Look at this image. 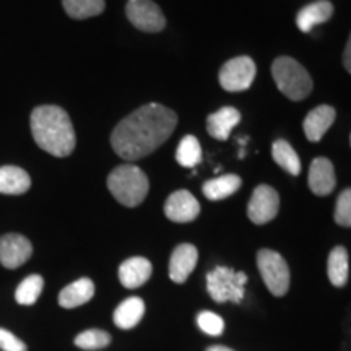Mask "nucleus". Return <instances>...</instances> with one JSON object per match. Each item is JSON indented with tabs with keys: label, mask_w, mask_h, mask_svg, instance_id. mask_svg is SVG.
I'll return each mask as SVG.
<instances>
[{
	"label": "nucleus",
	"mask_w": 351,
	"mask_h": 351,
	"mask_svg": "<svg viewBox=\"0 0 351 351\" xmlns=\"http://www.w3.org/2000/svg\"><path fill=\"white\" fill-rule=\"evenodd\" d=\"M200 204L189 191H178L168 197L165 215L174 223H191L199 217Z\"/></svg>",
	"instance_id": "11"
},
{
	"label": "nucleus",
	"mask_w": 351,
	"mask_h": 351,
	"mask_svg": "<svg viewBox=\"0 0 351 351\" xmlns=\"http://www.w3.org/2000/svg\"><path fill=\"white\" fill-rule=\"evenodd\" d=\"M271 75L278 90L293 101L307 98L313 91V78L307 70L291 57H278L271 65Z\"/></svg>",
	"instance_id": "4"
},
{
	"label": "nucleus",
	"mask_w": 351,
	"mask_h": 351,
	"mask_svg": "<svg viewBox=\"0 0 351 351\" xmlns=\"http://www.w3.org/2000/svg\"><path fill=\"white\" fill-rule=\"evenodd\" d=\"M145 314V302L142 298L132 296L122 301L114 311V324L119 328L129 330L134 328L142 320Z\"/></svg>",
	"instance_id": "20"
},
{
	"label": "nucleus",
	"mask_w": 351,
	"mask_h": 351,
	"mask_svg": "<svg viewBox=\"0 0 351 351\" xmlns=\"http://www.w3.org/2000/svg\"><path fill=\"white\" fill-rule=\"evenodd\" d=\"M62 7L70 19L86 20L98 16L106 8L104 0H62Z\"/></svg>",
	"instance_id": "23"
},
{
	"label": "nucleus",
	"mask_w": 351,
	"mask_h": 351,
	"mask_svg": "<svg viewBox=\"0 0 351 351\" xmlns=\"http://www.w3.org/2000/svg\"><path fill=\"white\" fill-rule=\"evenodd\" d=\"M29 129L43 152L56 158L70 156L75 150L77 135L69 112L56 104H43L33 109Z\"/></svg>",
	"instance_id": "2"
},
{
	"label": "nucleus",
	"mask_w": 351,
	"mask_h": 351,
	"mask_svg": "<svg viewBox=\"0 0 351 351\" xmlns=\"http://www.w3.org/2000/svg\"><path fill=\"white\" fill-rule=\"evenodd\" d=\"M0 348L3 351H28L26 343L5 328H0Z\"/></svg>",
	"instance_id": "30"
},
{
	"label": "nucleus",
	"mask_w": 351,
	"mask_h": 351,
	"mask_svg": "<svg viewBox=\"0 0 351 351\" xmlns=\"http://www.w3.org/2000/svg\"><path fill=\"white\" fill-rule=\"evenodd\" d=\"M176 124L178 116L173 109L158 103L145 104L114 127L111 147L122 160H142L171 137Z\"/></svg>",
	"instance_id": "1"
},
{
	"label": "nucleus",
	"mask_w": 351,
	"mask_h": 351,
	"mask_svg": "<svg viewBox=\"0 0 351 351\" xmlns=\"http://www.w3.org/2000/svg\"><path fill=\"white\" fill-rule=\"evenodd\" d=\"M153 271L152 262L145 257H130L121 263L119 280L125 288H140L150 280Z\"/></svg>",
	"instance_id": "14"
},
{
	"label": "nucleus",
	"mask_w": 351,
	"mask_h": 351,
	"mask_svg": "<svg viewBox=\"0 0 351 351\" xmlns=\"http://www.w3.org/2000/svg\"><path fill=\"white\" fill-rule=\"evenodd\" d=\"M247 276L244 271H234L230 267H217L207 275V291L215 302H236L244 300Z\"/></svg>",
	"instance_id": "5"
},
{
	"label": "nucleus",
	"mask_w": 351,
	"mask_h": 351,
	"mask_svg": "<svg viewBox=\"0 0 351 351\" xmlns=\"http://www.w3.org/2000/svg\"><path fill=\"white\" fill-rule=\"evenodd\" d=\"M108 189L124 207H138L147 199L150 182L147 174L135 165H121L108 176Z\"/></svg>",
	"instance_id": "3"
},
{
	"label": "nucleus",
	"mask_w": 351,
	"mask_h": 351,
	"mask_svg": "<svg viewBox=\"0 0 351 351\" xmlns=\"http://www.w3.org/2000/svg\"><path fill=\"white\" fill-rule=\"evenodd\" d=\"M333 15V5L328 0H317L298 12L296 25L302 33L313 32L314 26L326 23Z\"/></svg>",
	"instance_id": "17"
},
{
	"label": "nucleus",
	"mask_w": 351,
	"mask_h": 351,
	"mask_svg": "<svg viewBox=\"0 0 351 351\" xmlns=\"http://www.w3.org/2000/svg\"><path fill=\"white\" fill-rule=\"evenodd\" d=\"M197 324L202 332L208 333L212 337H218L225 332V320L219 317L218 314L210 313V311H204L197 315Z\"/></svg>",
	"instance_id": "28"
},
{
	"label": "nucleus",
	"mask_w": 351,
	"mask_h": 351,
	"mask_svg": "<svg viewBox=\"0 0 351 351\" xmlns=\"http://www.w3.org/2000/svg\"><path fill=\"white\" fill-rule=\"evenodd\" d=\"M33 256V244L20 232L0 236V263L8 270L25 265Z\"/></svg>",
	"instance_id": "9"
},
{
	"label": "nucleus",
	"mask_w": 351,
	"mask_h": 351,
	"mask_svg": "<svg viewBox=\"0 0 351 351\" xmlns=\"http://www.w3.org/2000/svg\"><path fill=\"white\" fill-rule=\"evenodd\" d=\"M257 267L263 282L274 296L287 295L289 289V267L278 252L262 249L257 254Z\"/></svg>",
	"instance_id": "6"
},
{
	"label": "nucleus",
	"mask_w": 351,
	"mask_h": 351,
	"mask_svg": "<svg viewBox=\"0 0 351 351\" xmlns=\"http://www.w3.org/2000/svg\"><path fill=\"white\" fill-rule=\"evenodd\" d=\"M271 156H274L275 163L282 169L287 171V173L291 176L300 174V156H298V153L293 150V147L287 142V140H276V142L271 145Z\"/></svg>",
	"instance_id": "24"
},
{
	"label": "nucleus",
	"mask_w": 351,
	"mask_h": 351,
	"mask_svg": "<svg viewBox=\"0 0 351 351\" xmlns=\"http://www.w3.org/2000/svg\"><path fill=\"white\" fill-rule=\"evenodd\" d=\"M350 142H351V138H350Z\"/></svg>",
	"instance_id": "33"
},
{
	"label": "nucleus",
	"mask_w": 351,
	"mask_h": 351,
	"mask_svg": "<svg viewBox=\"0 0 351 351\" xmlns=\"http://www.w3.org/2000/svg\"><path fill=\"white\" fill-rule=\"evenodd\" d=\"M125 15L135 28L145 33H160L166 26L163 12L153 0H129Z\"/></svg>",
	"instance_id": "8"
},
{
	"label": "nucleus",
	"mask_w": 351,
	"mask_h": 351,
	"mask_svg": "<svg viewBox=\"0 0 351 351\" xmlns=\"http://www.w3.org/2000/svg\"><path fill=\"white\" fill-rule=\"evenodd\" d=\"M95 296V283L90 278H80L70 283L59 293V304L64 309H73L86 304Z\"/></svg>",
	"instance_id": "19"
},
{
	"label": "nucleus",
	"mask_w": 351,
	"mask_h": 351,
	"mask_svg": "<svg viewBox=\"0 0 351 351\" xmlns=\"http://www.w3.org/2000/svg\"><path fill=\"white\" fill-rule=\"evenodd\" d=\"M343 65H345V69L351 73V34H350V39H348V43H346V47H345Z\"/></svg>",
	"instance_id": "31"
},
{
	"label": "nucleus",
	"mask_w": 351,
	"mask_h": 351,
	"mask_svg": "<svg viewBox=\"0 0 351 351\" xmlns=\"http://www.w3.org/2000/svg\"><path fill=\"white\" fill-rule=\"evenodd\" d=\"M241 187V178L236 174H226L219 176L217 179H210L204 184L202 191H204V195L207 197L208 200H223L226 197L234 194L236 191H239Z\"/></svg>",
	"instance_id": "22"
},
{
	"label": "nucleus",
	"mask_w": 351,
	"mask_h": 351,
	"mask_svg": "<svg viewBox=\"0 0 351 351\" xmlns=\"http://www.w3.org/2000/svg\"><path fill=\"white\" fill-rule=\"evenodd\" d=\"M44 288V278L41 275H29L26 276L19 285L15 291V300L21 306H32L38 301V298L41 296Z\"/></svg>",
	"instance_id": "25"
},
{
	"label": "nucleus",
	"mask_w": 351,
	"mask_h": 351,
	"mask_svg": "<svg viewBox=\"0 0 351 351\" xmlns=\"http://www.w3.org/2000/svg\"><path fill=\"white\" fill-rule=\"evenodd\" d=\"M256 64L251 57H234V59L228 60L219 70V85L231 93L245 91L247 88H251L254 78H256Z\"/></svg>",
	"instance_id": "7"
},
{
	"label": "nucleus",
	"mask_w": 351,
	"mask_h": 351,
	"mask_svg": "<svg viewBox=\"0 0 351 351\" xmlns=\"http://www.w3.org/2000/svg\"><path fill=\"white\" fill-rule=\"evenodd\" d=\"M241 114L234 108H221L219 111L210 114L207 119V132L217 140L230 138L231 130L239 124Z\"/></svg>",
	"instance_id": "18"
},
{
	"label": "nucleus",
	"mask_w": 351,
	"mask_h": 351,
	"mask_svg": "<svg viewBox=\"0 0 351 351\" xmlns=\"http://www.w3.org/2000/svg\"><path fill=\"white\" fill-rule=\"evenodd\" d=\"M199 252L192 244H179L171 254L169 278L174 283H184L197 265Z\"/></svg>",
	"instance_id": "12"
},
{
	"label": "nucleus",
	"mask_w": 351,
	"mask_h": 351,
	"mask_svg": "<svg viewBox=\"0 0 351 351\" xmlns=\"http://www.w3.org/2000/svg\"><path fill=\"white\" fill-rule=\"evenodd\" d=\"M176 160L184 168H194L202 161V147L194 135H186L176 150Z\"/></svg>",
	"instance_id": "26"
},
{
	"label": "nucleus",
	"mask_w": 351,
	"mask_h": 351,
	"mask_svg": "<svg viewBox=\"0 0 351 351\" xmlns=\"http://www.w3.org/2000/svg\"><path fill=\"white\" fill-rule=\"evenodd\" d=\"M109 343H111V335L108 332L99 330V328H90V330L78 333L75 337V345L78 348L88 351L106 348Z\"/></svg>",
	"instance_id": "27"
},
{
	"label": "nucleus",
	"mask_w": 351,
	"mask_h": 351,
	"mask_svg": "<svg viewBox=\"0 0 351 351\" xmlns=\"http://www.w3.org/2000/svg\"><path fill=\"white\" fill-rule=\"evenodd\" d=\"M348 252L343 245H337L328 254L327 261V275L333 287L341 288L348 282Z\"/></svg>",
	"instance_id": "21"
},
{
	"label": "nucleus",
	"mask_w": 351,
	"mask_h": 351,
	"mask_svg": "<svg viewBox=\"0 0 351 351\" xmlns=\"http://www.w3.org/2000/svg\"><path fill=\"white\" fill-rule=\"evenodd\" d=\"M335 221L340 226L351 228V189H345L337 199Z\"/></svg>",
	"instance_id": "29"
},
{
	"label": "nucleus",
	"mask_w": 351,
	"mask_h": 351,
	"mask_svg": "<svg viewBox=\"0 0 351 351\" xmlns=\"http://www.w3.org/2000/svg\"><path fill=\"white\" fill-rule=\"evenodd\" d=\"M309 189L315 195H328L337 186L335 169L330 160L327 158H315L309 168Z\"/></svg>",
	"instance_id": "13"
},
{
	"label": "nucleus",
	"mask_w": 351,
	"mask_h": 351,
	"mask_svg": "<svg viewBox=\"0 0 351 351\" xmlns=\"http://www.w3.org/2000/svg\"><path fill=\"white\" fill-rule=\"evenodd\" d=\"M280 197L270 186H258L247 205V217L256 225H265L278 215Z\"/></svg>",
	"instance_id": "10"
},
{
	"label": "nucleus",
	"mask_w": 351,
	"mask_h": 351,
	"mask_svg": "<svg viewBox=\"0 0 351 351\" xmlns=\"http://www.w3.org/2000/svg\"><path fill=\"white\" fill-rule=\"evenodd\" d=\"M32 187V178L23 168L15 165L0 166V194L23 195Z\"/></svg>",
	"instance_id": "16"
},
{
	"label": "nucleus",
	"mask_w": 351,
	"mask_h": 351,
	"mask_svg": "<svg viewBox=\"0 0 351 351\" xmlns=\"http://www.w3.org/2000/svg\"><path fill=\"white\" fill-rule=\"evenodd\" d=\"M207 351H234V350L228 348V346H221V345H215V346H210V348H207Z\"/></svg>",
	"instance_id": "32"
},
{
	"label": "nucleus",
	"mask_w": 351,
	"mask_h": 351,
	"mask_svg": "<svg viewBox=\"0 0 351 351\" xmlns=\"http://www.w3.org/2000/svg\"><path fill=\"white\" fill-rule=\"evenodd\" d=\"M335 109L327 106V104L313 109L302 122V129H304L307 140L309 142H320V138L324 137V134L330 129L333 121H335Z\"/></svg>",
	"instance_id": "15"
}]
</instances>
